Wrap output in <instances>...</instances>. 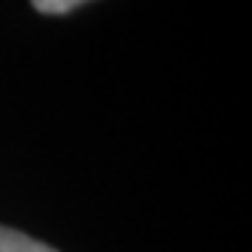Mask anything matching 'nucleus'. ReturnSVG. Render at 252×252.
Listing matches in <instances>:
<instances>
[{"mask_svg":"<svg viewBox=\"0 0 252 252\" xmlns=\"http://www.w3.org/2000/svg\"><path fill=\"white\" fill-rule=\"evenodd\" d=\"M82 3H88V0H31V6L43 15H67L79 9Z\"/></svg>","mask_w":252,"mask_h":252,"instance_id":"f03ea898","label":"nucleus"},{"mask_svg":"<svg viewBox=\"0 0 252 252\" xmlns=\"http://www.w3.org/2000/svg\"><path fill=\"white\" fill-rule=\"evenodd\" d=\"M0 252H58V249H52L43 240H33L15 228L0 225Z\"/></svg>","mask_w":252,"mask_h":252,"instance_id":"f257e3e1","label":"nucleus"}]
</instances>
